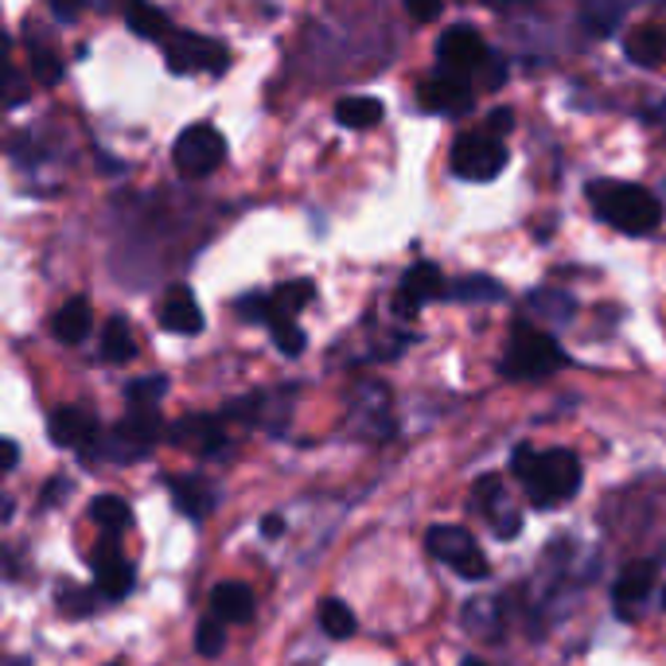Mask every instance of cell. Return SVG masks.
<instances>
[{
    "mask_svg": "<svg viewBox=\"0 0 666 666\" xmlns=\"http://www.w3.org/2000/svg\"><path fill=\"white\" fill-rule=\"evenodd\" d=\"M588 203L596 206V214L608 226H616L619 234H635V239L658 231V222H663L658 199L647 188H639V183H619V180L588 183Z\"/></svg>",
    "mask_w": 666,
    "mask_h": 666,
    "instance_id": "obj_1",
    "label": "cell"
},
{
    "mask_svg": "<svg viewBox=\"0 0 666 666\" xmlns=\"http://www.w3.org/2000/svg\"><path fill=\"white\" fill-rule=\"evenodd\" d=\"M581 487V461L569 448H549L538 453L531 476H526V492L538 507H554V503L573 500Z\"/></svg>",
    "mask_w": 666,
    "mask_h": 666,
    "instance_id": "obj_2",
    "label": "cell"
},
{
    "mask_svg": "<svg viewBox=\"0 0 666 666\" xmlns=\"http://www.w3.org/2000/svg\"><path fill=\"white\" fill-rule=\"evenodd\" d=\"M557 366H562V347L538 327L518 324L511 335L507 359H503V374L507 379H546Z\"/></svg>",
    "mask_w": 666,
    "mask_h": 666,
    "instance_id": "obj_3",
    "label": "cell"
},
{
    "mask_svg": "<svg viewBox=\"0 0 666 666\" xmlns=\"http://www.w3.org/2000/svg\"><path fill=\"white\" fill-rule=\"evenodd\" d=\"M425 542H428V554H433L436 562L448 565L456 577L484 581L487 573H492V565H487L484 549L476 546V538H472L464 526H433Z\"/></svg>",
    "mask_w": 666,
    "mask_h": 666,
    "instance_id": "obj_4",
    "label": "cell"
},
{
    "mask_svg": "<svg viewBox=\"0 0 666 666\" xmlns=\"http://www.w3.org/2000/svg\"><path fill=\"white\" fill-rule=\"evenodd\" d=\"M226 157V141L214 125H188L172 144V160H175V172L188 175V180H203L211 175L214 168L222 164Z\"/></svg>",
    "mask_w": 666,
    "mask_h": 666,
    "instance_id": "obj_5",
    "label": "cell"
},
{
    "mask_svg": "<svg viewBox=\"0 0 666 666\" xmlns=\"http://www.w3.org/2000/svg\"><path fill=\"white\" fill-rule=\"evenodd\" d=\"M507 168V149H503L500 137H492L487 129L480 133H461L453 144V172L461 180L487 183Z\"/></svg>",
    "mask_w": 666,
    "mask_h": 666,
    "instance_id": "obj_6",
    "label": "cell"
},
{
    "mask_svg": "<svg viewBox=\"0 0 666 666\" xmlns=\"http://www.w3.org/2000/svg\"><path fill=\"white\" fill-rule=\"evenodd\" d=\"M164 59L175 74H214L226 67V48L199 32H175L164 43Z\"/></svg>",
    "mask_w": 666,
    "mask_h": 666,
    "instance_id": "obj_7",
    "label": "cell"
},
{
    "mask_svg": "<svg viewBox=\"0 0 666 666\" xmlns=\"http://www.w3.org/2000/svg\"><path fill=\"white\" fill-rule=\"evenodd\" d=\"M436 59L448 67V74L468 79V71H480L487 63V43L480 36V28L472 24H453L436 43Z\"/></svg>",
    "mask_w": 666,
    "mask_h": 666,
    "instance_id": "obj_8",
    "label": "cell"
},
{
    "mask_svg": "<svg viewBox=\"0 0 666 666\" xmlns=\"http://www.w3.org/2000/svg\"><path fill=\"white\" fill-rule=\"evenodd\" d=\"M444 273L436 270L433 262H417L402 273V285H397V296H394V312L397 316H417V309L425 301H436L444 296Z\"/></svg>",
    "mask_w": 666,
    "mask_h": 666,
    "instance_id": "obj_9",
    "label": "cell"
},
{
    "mask_svg": "<svg viewBox=\"0 0 666 666\" xmlns=\"http://www.w3.org/2000/svg\"><path fill=\"white\" fill-rule=\"evenodd\" d=\"M48 433L59 448H87L98 436V417L82 410V405H63V410L51 413Z\"/></svg>",
    "mask_w": 666,
    "mask_h": 666,
    "instance_id": "obj_10",
    "label": "cell"
},
{
    "mask_svg": "<svg viewBox=\"0 0 666 666\" xmlns=\"http://www.w3.org/2000/svg\"><path fill=\"white\" fill-rule=\"evenodd\" d=\"M472 102H476V94H472L468 79H461V74H441L436 82L421 87V105L428 113H468Z\"/></svg>",
    "mask_w": 666,
    "mask_h": 666,
    "instance_id": "obj_11",
    "label": "cell"
},
{
    "mask_svg": "<svg viewBox=\"0 0 666 666\" xmlns=\"http://www.w3.org/2000/svg\"><path fill=\"white\" fill-rule=\"evenodd\" d=\"M160 324L175 335H199L203 332V312H199V301L183 285L168 289L164 304H160Z\"/></svg>",
    "mask_w": 666,
    "mask_h": 666,
    "instance_id": "obj_12",
    "label": "cell"
},
{
    "mask_svg": "<svg viewBox=\"0 0 666 666\" xmlns=\"http://www.w3.org/2000/svg\"><path fill=\"white\" fill-rule=\"evenodd\" d=\"M94 577H98V588H102L105 596H129V588H133V565L125 562V557L113 549V542H105L102 549L94 554Z\"/></svg>",
    "mask_w": 666,
    "mask_h": 666,
    "instance_id": "obj_13",
    "label": "cell"
},
{
    "mask_svg": "<svg viewBox=\"0 0 666 666\" xmlns=\"http://www.w3.org/2000/svg\"><path fill=\"white\" fill-rule=\"evenodd\" d=\"M211 608L222 624H246V619L254 616V593H250V585H242V581H222L211 593Z\"/></svg>",
    "mask_w": 666,
    "mask_h": 666,
    "instance_id": "obj_14",
    "label": "cell"
},
{
    "mask_svg": "<svg viewBox=\"0 0 666 666\" xmlns=\"http://www.w3.org/2000/svg\"><path fill=\"white\" fill-rule=\"evenodd\" d=\"M650 588H655V565L650 562L627 565L616 581V608L624 612V616H632L635 604H643L650 596Z\"/></svg>",
    "mask_w": 666,
    "mask_h": 666,
    "instance_id": "obj_15",
    "label": "cell"
},
{
    "mask_svg": "<svg viewBox=\"0 0 666 666\" xmlns=\"http://www.w3.org/2000/svg\"><path fill=\"white\" fill-rule=\"evenodd\" d=\"M172 433H175V441L191 444V448H195V453H203V456H214L222 448V428H219V421H211V417L175 421Z\"/></svg>",
    "mask_w": 666,
    "mask_h": 666,
    "instance_id": "obj_16",
    "label": "cell"
},
{
    "mask_svg": "<svg viewBox=\"0 0 666 666\" xmlns=\"http://www.w3.org/2000/svg\"><path fill=\"white\" fill-rule=\"evenodd\" d=\"M51 332H56L59 343H82V340H87V335H90L87 301H82V296H71V301L56 312V320H51Z\"/></svg>",
    "mask_w": 666,
    "mask_h": 666,
    "instance_id": "obj_17",
    "label": "cell"
},
{
    "mask_svg": "<svg viewBox=\"0 0 666 666\" xmlns=\"http://www.w3.org/2000/svg\"><path fill=\"white\" fill-rule=\"evenodd\" d=\"M168 492H172V500H175V511L180 515H188V518H203L206 511H211V503H214V492L211 487L203 484V480H172L168 484Z\"/></svg>",
    "mask_w": 666,
    "mask_h": 666,
    "instance_id": "obj_18",
    "label": "cell"
},
{
    "mask_svg": "<svg viewBox=\"0 0 666 666\" xmlns=\"http://www.w3.org/2000/svg\"><path fill=\"white\" fill-rule=\"evenodd\" d=\"M133 355H137V340H133L129 320L110 316L102 327V359H110V363H129Z\"/></svg>",
    "mask_w": 666,
    "mask_h": 666,
    "instance_id": "obj_19",
    "label": "cell"
},
{
    "mask_svg": "<svg viewBox=\"0 0 666 666\" xmlns=\"http://www.w3.org/2000/svg\"><path fill=\"white\" fill-rule=\"evenodd\" d=\"M129 20V32L141 36V40H172V20H168V12L152 9V4H133V9L125 12Z\"/></svg>",
    "mask_w": 666,
    "mask_h": 666,
    "instance_id": "obj_20",
    "label": "cell"
},
{
    "mask_svg": "<svg viewBox=\"0 0 666 666\" xmlns=\"http://www.w3.org/2000/svg\"><path fill=\"white\" fill-rule=\"evenodd\" d=\"M335 121H340L343 129H371L382 121V102L379 98H343L340 105H335Z\"/></svg>",
    "mask_w": 666,
    "mask_h": 666,
    "instance_id": "obj_21",
    "label": "cell"
},
{
    "mask_svg": "<svg viewBox=\"0 0 666 666\" xmlns=\"http://www.w3.org/2000/svg\"><path fill=\"white\" fill-rule=\"evenodd\" d=\"M312 281H304V278H296V281H285V285L278 289V293L270 296V304H273V320H293V312H301L304 304L312 301Z\"/></svg>",
    "mask_w": 666,
    "mask_h": 666,
    "instance_id": "obj_22",
    "label": "cell"
},
{
    "mask_svg": "<svg viewBox=\"0 0 666 666\" xmlns=\"http://www.w3.org/2000/svg\"><path fill=\"white\" fill-rule=\"evenodd\" d=\"M90 518H94L102 531H125L129 523H133V511H129V503L121 500V495H98L94 503H90Z\"/></svg>",
    "mask_w": 666,
    "mask_h": 666,
    "instance_id": "obj_23",
    "label": "cell"
},
{
    "mask_svg": "<svg viewBox=\"0 0 666 666\" xmlns=\"http://www.w3.org/2000/svg\"><path fill=\"white\" fill-rule=\"evenodd\" d=\"M320 627L332 639H351L355 635V612L335 596H327V601H320Z\"/></svg>",
    "mask_w": 666,
    "mask_h": 666,
    "instance_id": "obj_24",
    "label": "cell"
},
{
    "mask_svg": "<svg viewBox=\"0 0 666 666\" xmlns=\"http://www.w3.org/2000/svg\"><path fill=\"white\" fill-rule=\"evenodd\" d=\"M627 56H632V63L639 67H655L658 59H663V32L658 28H635L632 36H627Z\"/></svg>",
    "mask_w": 666,
    "mask_h": 666,
    "instance_id": "obj_25",
    "label": "cell"
},
{
    "mask_svg": "<svg viewBox=\"0 0 666 666\" xmlns=\"http://www.w3.org/2000/svg\"><path fill=\"white\" fill-rule=\"evenodd\" d=\"M168 394V379L164 374H149V379H137L125 386V397L133 410H152V405L160 402V397Z\"/></svg>",
    "mask_w": 666,
    "mask_h": 666,
    "instance_id": "obj_26",
    "label": "cell"
},
{
    "mask_svg": "<svg viewBox=\"0 0 666 666\" xmlns=\"http://www.w3.org/2000/svg\"><path fill=\"white\" fill-rule=\"evenodd\" d=\"M222 647H226V624L211 612V616H203L195 627V650L206 658H214V655H222Z\"/></svg>",
    "mask_w": 666,
    "mask_h": 666,
    "instance_id": "obj_27",
    "label": "cell"
},
{
    "mask_svg": "<svg viewBox=\"0 0 666 666\" xmlns=\"http://www.w3.org/2000/svg\"><path fill=\"white\" fill-rule=\"evenodd\" d=\"M448 296H453V301H500L503 285L492 278H464L448 289Z\"/></svg>",
    "mask_w": 666,
    "mask_h": 666,
    "instance_id": "obj_28",
    "label": "cell"
},
{
    "mask_svg": "<svg viewBox=\"0 0 666 666\" xmlns=\"http://www.w3.org/2000/svg\"><path fill=\"white\" fill-rule=\"evenodd\" d=\"M270 332H273V343H278V351H281V355H289V359L301 355L304 343H309V335H304V327L296 324V320H273Z\"/></svg>",
    "mask_w": 666,
    "mask_h": 666,
    "instance_id": "obj_29",
    "label": "cell"
},
{
    "mask_svg": "<svg viewBox=\"0 0 666 666\" xmlns=\"http://www.w3.org/2000/svg\"><path fill=\"white\" fill-rule=\"evenodd\" d=\"M531 309L542 312L549 320H569L573 316V296H562V293H534L531 296Z\"/></svg>",
    "mask_w": 666,
    "mask_h": 666,
    "instance_id": "obj_30",
    "label": "cell"
},
{
    "mask_svg": "<svg viewBox=\"0 0 666 666\" xmlns=\"http://www.w3.org/2000/svg\"><path fill=\"white\" fill-rule=\"evenodd\" d=\"M32 74L43 82V87H56V82L63 79V63H59L48 48H32Z\"/></svg>",
    "mask_w": 666,
    "mask_h": 666,
    "instance_id": "obj_31",
    "label": "cell"
},
{
    "mask_svg": "<svg viewBox=\"0 0 666 666\" xmlns=\"http://www.w3.org/2000/svg\"><path fill=\"white\" fill-rule=\"evenodd\" d=\"M534 461H538V453H534L531 444H518V448H515V461H511V468H515V476L523 480V484H526V476H531Z\"/></svg>",
    "mask_w": 666,
    "mask_h": 666,
    "instance_id": "obj_32",
    "label": "cell"
},
{
    "mask_svg": "<svg viewBox=\"0 0 666 666\" xmlns=\"http://www.w3.org/2000/svg\"><path fill=\"white\" fill-rule=\"evenodd\" d=\"M511 121H515V113H511V110H492V113H487V121H484V129L492 137H500V133H511V129H515Z\"/></svg>",
    "mask_w": 666,
    "mask_h": 666,
    "instance_id": "obj_33",
    "label": "cell"
},
{
    "mask_svg": "<svg viewBox=\"0 0 666 666\" xmlns=\"http://www.w3.org/2000/svg\"><path fill=\"white\" fill-rule=\"evenodd\" d=\"M410 17L421 20V24H428V20L441 17V4H410Z\"/></svg>",
    "mask_w": 666,
    "mask_h": 666,
    "instance_id": "obj_34",
    "label": "cell"
},
{
    "mask_svg": "<svg viewBox=\"0 0 666 666\" xmlns=\"http://www.w3.org/2000/svg\"><path fill=\"white\" fill-rule=\"evenodd\" d=\"M262 534H265V538H281V534H285V518H281V515H265Z\"/></svg>",
    "mask_w": 666,
    "mask_h": 666,
    "instance_id": "obj_35",
    "label": "cell"
},
{
    "mask_svg": "<svg viewBox=\"0 0 666 666\" xmlns=\"http://www.w3.org/2000/svg\"><path fill=\"white\" fill-rule=\"evenodd\" d=\"M20 461V444L17 441H4V472H12Z\"/></svg>",
    "mask_w": 666,
    "mask_h": 666,
    "instance_id": "obj_36",
    "label": "cell"
},
{
    "mask_svg": "<svg viewBox=\"0 0 666 666\" xmlns=\"http://www.w3.org/2000/svg\"><path fill=\"white\" fill-rule=\"evenodd\" d=\"M461 666H487V663H480V658H464Z\"/></svg>",
    "mask_w": 666,
    "mask_h": 666,
    "instance_id": "obj_37",
    "label": "cell"
},
{
    "mask_svg": "<svg viewBox=\"0 0 666 666\" xmlns=\"http://www.w3.org/2000/svg\"><path fill=\"white\" fill-rule=\"evenodd\" d=\"M663 608H666V593H663Z\"/></svg>",
    "mask_w": 666,
    "mask_h": 666,
    "instance_id": "obj_38",
    "label": "cell"
},
{
    "mask_svg": "<svg viewBox=\"0 0 666 666\" xmlns=\"http://www.w3.org/2000/svg\"><path fill=\"white\" fill-rule=\"evenodd\" d=\"M110 666H121V663H110Z\"/></svg>",
    "mask_w": 666,
    "mask_h": 666,
    "instance_id": "obj_39",
    "label": "cell"
}]
</instances>
